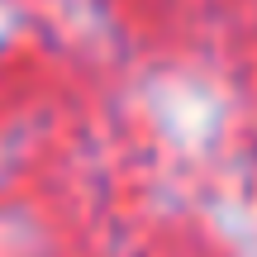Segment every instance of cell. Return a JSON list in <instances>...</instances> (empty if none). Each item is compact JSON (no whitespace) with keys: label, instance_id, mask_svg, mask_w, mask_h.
<instances>
[]
</instances>
